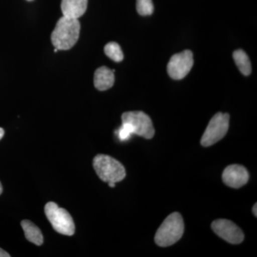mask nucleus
Returning a JSON list of instances; mask_svg holds the SVG:
<instances>
[{"label":"nucleus","instance_id":"f257e3e1","mask_svg":"<svg viewBox=\"0 0 257 257\" xmlns=\"http://www.w3.org/2000/svg\"><path fill=\"white\" fill-rule=\"evenodd\" d=\"M80 32L77 19L62 17L57 22L51 36L52 45L58 50H68L77 43Z\"/></svg>","mask_w":257,"mask_h":257},{"label":"nucleus","instance_id":"f03ea898","mask_svg":"<svg viewBox=\"0 0 257 257\" xmlns=\"http://www.w3.org/2000/svg\"><path fill=\"white\" fill-rule=\"evenodd\" d=\"M184 231L183 218L178 212L170 214L155 234V243L162 247L172 246L182 238Z\"/></svg>","mask_w":257,"mask_h":257},{"label":"nucleus","instance_id":"7ed1b4c3","mask_svg":"<svg viewBox=\"0 0 257 257\" xmlns=\"http://www.w3.org/2000/svg\"><path fill=\"white\" fill-rule=\"evenodd\" d=\"M96 175L105 182H121L126 177L124 166L115 159L105 155H96L93 160Z\"/></svg>","mask_w":257,"mask_h":257},{"label":"nucleus","instance_id":"20e7f679","mask_svg":"<svg viewBox=\"0 0 257 257\" xmlns=\"http://www.w3.org/2000/svg\"><path fill=\"white\" fill-rule=\"evenodd\" d=\"M45 211L47 219L57 232L66 236H72L74 234L75 226L68 211L52 202L45 205Z\"/></svg>","mask_w":257,"mask_h":257},{"label":"nucleus","instance_id":"39448f33","mask_svg":"<svg viewBox=\"0 0 257 257\" xmlns=\"http://www.w3.org/2000/svg\"><path fill=\"white\" fill-rule=\"evenodd\" d=\"M229 119L227 113L219 112L214 115L203 134L201 145L203 147H210L224 138L229 130Z\"/></svg>","mask_w":257,"mask_h":257},{"label":"nucleus","instance_id":"423d86ee","mask_svg":"<svg viewBox=\"0 0 257 257\" xmlns=\"http://www.w3.org/2000/svg\"><path fill=\"white\" fill-rule=\"evenodd\" d=\"M122 123L130 125L133 135L150 140L155 136V130L150 116L141 111H127L121 115Z\"/></svg>","mask_w":257,"mask_h":257},{"label":"nucleus","instance_id":"0eeeda50","mask_svg":"<svg viewBox=\"0 0 257 257\" xmlns=\"http://www.w3.org/2000/svg\"><path fill=\"white\" fill-rule=\"evenodd\" d=\"M194 64L193 54L190 50H184L172 56L167 65V72L171 78L179 80L189 74Z\"/></svg>","mask_w":257,"mask_h":257},{"label":"nucleus","instance_id":"6e6552de","mask_svg":"<svg viewBox=\"0 0 257 257\" xmlns=\"http://www.w3.org/2000/svg\"><path fill=\"white\" fill-rule=\"evenodd\" d=\"M211 228L219 237L232 244H239L244 239L242 230L228 219H216L211 224Z\"/></svg>","mask_w":257,"mask_h":257},{"label":"nucleus","instance_id":"1a4fd4ad","mask_svg":"<svg viewBox=\"0 0 257 257\" xmlns=\"http://www.w3.org/2000/svg\"><path fill=\"white\" fill-rule=\"evenodd\" d=\"M249 175L243 166L231 165L228 166L222 174L223 182L228 187L238 189L247 183Z\"/></svg>","mask_w":257,"mask_h":257},{"label":"nucleus","instance_id":"9d476101","mask_svg":"<svg viewBox=\"0 0 257 257\" xmlns=\"http://www.w3.org/2000/svg\"><path fill=\"white\" fill-rule=\"evenodd\" d=\"M88 0H62L61 9L64 17L78 19L85 13Z\"/></svg>","mask_w":257,"mask_h":257},{"label":"nucleus","instance_id":"9b49d317","mask_svg":"<svg viewBox=\"0 0 257 257\" xmlns=\"http://www.w3.org/2000/svg\"><path fill=\"white\" fill-rule=\"evenodd\" d=\"M114 70H111L106 67H101L96 69L94 77V84L99 91L110 89L114 83Z\"/></svg>","mask_w":257,"mask_h":257},{"label":"nucleus","instance_id":"f8f14e48","mask_svg":"<svg viewBox=\"0 0 257 257\" xmlns=\"http://www.w3.org/2000/svg\"><path fill=\"white\" fill-rule=\"evenodd\" d=\"M21 226L23 227L25 237L30 242L35 243L37 246H40L43 243V235L42 234L41 230L29 220H23L21 222Z\"/></svg>","mask_w":257,"mask_h":257},{"label":"nucleus","instance_id":"ddd939ff","mask_svg":"<svg viewBox=\"0 0 257 257\" xmlns=\"http://www.w3.org/2000/svg\"><path fill=\"white\" fill-rule=\"evenodd\" d=\"M233 58L240 72L245 76H248L251 72V65L249 58L243 50H238L233 53Z\"/></svg>","mask_w":257,"mask_h":257},{"label":"nucleus","instance_id":"4468645a","mask_svg":"<svg viewBox=\"0 0 257 257\" xmlns=\"http://www.w3.org/2000/svg\"><path fill=\"white\" fill-rule=\"evenodd\" d=\"M104 53L111 60L114 62H119L124 59L122 50L116 42H111L104 47Z\"/></svg>","mask_w":257,"mask_h":257},{"label":"nucleus","instance_id":"2eb2a0df","mask_svg":"<svg viewBox=\"0 0 257 257\" xmlns=\"http://www.w3.org/2000/svg\"><path fill=\"white\" fill-rule=\"evenodd\" d=\"M137 10L140 15H151L154 12L152 0H137Z\"/></svg>","mask_w":257,"mask_h":257},{"label":"nucleus","instance_id":"dca6fc26","mask_svg":"<svg viewBox=\"0 0 257 257\" xmlns=\"http://www.w3.org/2000/svg\"><path fill=\"white\" fill-rule=\"evenodd\" d=\"M132 135H133V130L130 125L126 123H122V125L117 132V136L119 140L121 141H126L130 138Z\"/></svg>","mask_w":257,"mask_h":257},{"label":"nucleus","instance_id":"f3484780","mask_svg":"<svg viewBox=\"0 0 257 257\" xmlns=\"http://www.w3.org/2000/svg\"><path fill=\"white\" fill-rule=\"evenodd\" d=\"M10 255L6 251H4L3 248H0V257H10Z\"/></svg>","mask_w":257,"mask_h":257},{"label":"nucleus","instance_id":"a211bd4d","mask_svg":"<svg viewBox=\"0 0 257 257\" xmlns=\"http://www.w3.org/2000/svg\"><path fill=\"white\" fill-rule=\"evenodd\" d=\"M5 135V131L4 130H3V128H0V140H2V138L4 137Z\"/></svg>","mask_w":257,"mask_h":257},{"label":"nucleus","instance_id":"6ab92c4d","mask_svg":"<svg viewBox=\"0 0 257 257\" xmlns=\"http://www.w3.org/2000/svg\"><path fill=\"white\" fill-rule=\"evenodd\" d=\"M256 206H257V204H255L254 206H253V209H252L253 214H254V216H256V217L257 216Z\"/></svg>","mask_w":257,"mask_h":257},{"label":"nucleus","instance_id":"aec40b11","mask_svg":"<svg viewBox=\"0 0 257 257\" xmlns=\"http://www.w3.org/2000/svg\"><path fill=\"white\" fill-rule=\"evenodd\" d=\"M109 187H111V188H114L115 187V184L114 182H109Z\"/></svg>","mask_w":257,"mask_h":257},{"label":"nucleus","instance_id":"412c9836","mask_svg":"<svg viewBox=\"0 0 257 257\" xmlns=\"http://www.w3.org/2000/svg\"><path fill=\"white\" fill-rule=\"evenodd\" d=\"M3 186H2L1 182H0V195H1L2 193H3Z\"/></svg>","mask_w":257,"mask_h":257},{"label":"nucleus","instance_id":"4be33fe9","mask_svg":"<svg viewBox=\"0 0 257 257\" xmlns=\"http://www.w3.org/2000/svg\"><path fill=\"white\" fill-rule=\"evenodd\" d=\"M57 51H58V50H57V48H55V52H57Z\"/></svg>","mask_w":257,"mask_h":257},{"label":"nucleus","instance_id":"5701e85b","mask_svg":"<svg viewBox=\"0 0 257 257\" xmlns=\"http://www.w3.org/2000/svg\"><path fill=\"white\" fill-rule=\"evenodd\" d=\"M28 1H32V0H28Z\"/></svg>","mask_w":257,"mask_h":257}]
</instances>
